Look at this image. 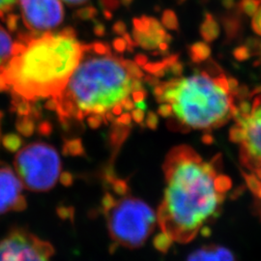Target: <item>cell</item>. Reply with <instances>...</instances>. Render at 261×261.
<instances>
[{
    "mask_svg": "<svg viewBox=\"0 0 261 261\" xmlns=\"http://www.w3.org/2000/svg\"><path fill=\"white\" fill-rule=\"evenodd\" d=\"M172 107L170 103H163L159 108L158 113L163 117H169L172 114Z\"/></svg>",
    "mask_w": 261,
    "mask_h": 261,
    "instance_id": "cell-31",
    "label": "cell"
},
{
    "mask_svg": "<svg viewBox=\"0 0 261 261\" xmlns=\"http://www.w3.org/2000/svg\"><path fill=\"white\" fill-rule=\"evenodd\" d=\"M239 110L243 114H250L252 112V108L250 106V103L246 101H242L239 105Z\"/></svg>",
    "mask_w": 261,
    "mask_h": 261,
    "instance_id": "cell-39",
    "label": "cell"
},
{
    "mask_svg": "<svg viewBox=\"0 0 261 261\" xmlns=\"http://www.w3.org/2000/svg\"><path fill=\"white\" fill-rule=\"evenodd\" d=\"M101 5L103 6L105 10L109 11H113V10L118 9L120 6V0H100Z\"/></svg>",
    "mask_w": 261,
    "mask_h": 261,
    "instance_id": "cell-28",
    "label": "cell"
},
{
    "mask_svg": "<svg viewBox=\"0 0 261 261\" xmlns=\"http://www.w3.org/2000/svg\"><path fill=\"white\" fill-rule=\"evenodd\" d=\"M135 61H136V63H137L138 65L142 66V67H143V66L147 64L148 58H147V56H144V55H138V56H136Z\"/></svg>",
    "mask_w": 261,
    "mask_h": 261,
    "instance_id": "cell-40",
    "label": "cell"
},
{
    "mask_svg": "<svg viewBox=\"0 0 261 261\" xmlns=\"http://www.w3.org/2000/svg\"><path fill=\"white\" fill-rule=\"evenodd\" d=\"M103 14H105V16H106V18L108 19H112V14L111 11H109V10H105V12H103Z\"/></svg>",
    "mask_w": 261,
    "mask_h": 261,
    "instance_id": "cell-49",
    "label": "cell"
},
{
    "mask_svg": "<svg viewBox=\"0 0 261 261\" xmlns=\"http://www.w3.org/2000/svg\"><path fill=\"white\" fill-rule=\"evenodd\" d=\"M112 30H113V32L116 33V34H122V35H123V34L126 32V30H127L126 23H125L124 21H122V20H118L117 22L114 23V25H113V28H112Z\"/></svg>",
    "mask_w": 261,
    "mask_h": 261,
    "instance_id": "cell-34",
    "label": "cell"
},
{
    "mask_svg": "<svg viewBox=\"0 0 261 261\" xmlns=\"http://www.w3.org/2000/svg\"><path fill=\"white\" fill-rule=\"evenodd\" d=\"M242 174L249 189L252 191V194L261 198V180L252 173H247L243 171Z\"/></svg>",
    "mask_w": 261,
    "mask_h": 261,
    "instance_id": "cell-20",
    "label": "cell"
},
{
    "mask_svg": "<svg viewBox=\"0 0 261 261\" xmlns=\"http://www.w3.org/2000/svg\"><path fill=\"white\" fill-rule=\"evenodd\" d=\"M132 81L124 59L114 56L110 45H84L79 64L63 91L49 102L50 109L66 125L92 118L106 123V115L129 97Z\"/></svg>",
    "mask_w": 261,
    "mask_h": 261,
    "instance_id": "cell-3",
    "label": "cell"
},
{
    "mask_svg": "<svg viewBox=\"0 0 261 261\" xmlns=\"http://www.w3.org/2000/svg\"><path fill=\"white\" fill-rule=\"evenodd\" d=\"M0 120H1V114H0Z\"/></svg>",
    "mask_w": 261,
    "mask_h": 261,
    "instance_id": "cell-53",
    "label": "cell"
},
{
    "mask_svg": "<svg viewBox=\"0 0 261 261\" xmlns=\"http://www.w3.org/2000/svg\"><path fill=\"white\" fill-rule=\"evenodd\" d=\"M222 21L224 24L226 36L229 39H233L239 34L240 28H241V22H240L239 16L234 15V14L226 15L222 19Z\"/></svg>",
    "mask_w": 261,
    "mask_h": 261,
    "instance_id": "cell-16",
    "label": "cell"
},
{
    "mask_svg": "<svg viewBox=\"0 0 261 261\" xmlns=\"http://www.w3.org/2000/svg\"><path fill=\"white\" fill-rule=\"evenodd\" d=\"M237 124L245 130V140L241 149V160L249 168H261V95L252 105L250 114H241Z\"/></svg>",
    "mask_w": 261,
    "mask_h": 261,
    "instance_id": "cell-9",
    "label": "cell"
},
{
    "mask_svg": "<svg viewBox=\"0 0 261 261\" xmlns=\"http://www.w3.org/2000/svg\"><path fill=\"white\" fill-rule=\"evenodd\" d=\"M122 111H123L122 105L121 103H118V105H116V106L112 109V113L114 116H117V115H120V114H121Z\"/></svg>",
    "mask_w": 261,
    "mask_h": 261,
    "instance_id": "cell-45",
    "label": "cell"
},
{
    "mask_svg": "<svg viewBox=\"0 0 261 261\" xmlns=\"http://www.w3.org/2000/svg\"><path fill=\"white\" fill-rule=\"evenodd\" d=\"M124 65L133 79L141 80L144 76L143 72L140 70V66L138 65L136 62H133L130 60H124Z\"/></svg>",
    "mask_w": 261,
    "mask_h": 261,
    "instance_id": "cell-21",
    "label": "cell"
},
{
    "mask_svg": "<svg viewBox=\"0 0 261 261\" xmlns=\"http://www.w3.org/2000/svg\"><path fill=\"white\" fill-rule=\"evenodd\" d=\"M116 199L107 193L102 200L109 233L113 242L122 247L139 248L158 225L157 214L140 198L120 196Z\"/></svg>",
    "mask_w": 261,
    "mask_h": 261,
    "instance_id": "cell-5",
    "label": "cell"
},
{
    "mask_svg": "<svg viewBox=\"0 0 261 261\" xmlns=\"http://www.w3.org/2000/svg\"><path fill=\"white\" fill-rule=\"evenodd\" d=\"M186 0H179V2H185Z\"/></svg>",
    "mask_w": 261,
    "mask_h": 261,
    "instance_id": "cell-51",
    "label": "cell"
},
{
    "mask_svg": "<svg viewBox=\"0 0 261 261\" xmlns=\"http://www.w3.org/2000/svg\"><path fill=\"white\" fill-rule=\"evenodd\" d=\"M162 23L169 30H178L179 22L177 16L172 10H165L162 16Z\"/></svg>",
    "mask_w": 261,
    "mask_h": 261,
    "instance_id": "cell-19",
    "label": "cell"
},
{
    "mask_svg": "<svg viewBox=\"0 0 261 261\" xmlns=\"http://www.w3.org/2000/svg\"><path fill=\"white\" fill-rule=\"evenodd\" d=\"M121 105L123 110L126 111V112H132V111L134 110V108H135V103L130 100L129 97L125 98V99L122 101Z\"/></svg>",
    "mask_w": 261,
    "mask_h": 261,
    "instance_id": "cell-37",
    "label": "cell"
},
{
    "mask_svg": "<svg viewBox=\"0 0 261 261\" xmlns=\"http://www.w3.org/2000/svg\"><path fill=\"white\" fill-rule=\"evenodd\" d=\"M190 57L196 64L207 60L211 56V48L205 42H197L189 48Z\"/></svg>",
    "mask_w": 261,
    "mask_h": 261,
    "instance_id": "cell-15",
    "label": "cell"
},
{
    "mask_svg": "<svg viewBox=\"0 0 261 261\" xmlns=\"http://www.w3.org/2000/svg\"><path fill=\"white\" fill-rule=\"evenodd\" d=\"M222 4L226 10H231L234 7L235 0H222Z\"/></svg>",
    "mask_w": 261,
    "mask_h": 261,
    "instance_id": "cell-44",
    "label": "cell"
},
{
    "mask_svg": "<svg viewBox=\"0 0 261 261\" xmlns=\"http://www.w3.org/2000/svg\"><path fill=\"white\" fill-rule=\"evenodd\" d=\"M259 48H260V50H261V43H260V44H259Z\"/></svg>",
    "mask_w": 261,
    "mask_h": 261,
    "instance_id": "cell-52",
    "label": "cell"
},
{
    "mask_svg": "<svg viewBox=\"0 0 261 261\" xmlns=\"http://www.w3.org/2000/svg\"><path fill=\"white\" fill-rule=\"evenodd\" d=\"M130 122H132V115L130 113L126 112L124 114L120 115L118 118H116V120L114 123L124 125V126H130Z\"/></svg>",
    "mask_w": 261,
    "mask_h": 261,
    "instance_id": "cell-33",
    "label": "cell"
},
{
    "mask_svg": "<svg viewBox=\"0 0 261 261\" xmlns=\"http://www.w3.org/2000/svg\"><path fill=\"white\" fill-rule=\"evenodd\" d=\"M23 24L32 34L53 31L64 19L61 0H19Z\"/></svg>",
    "mask_w": 261,
    "mask_h": 261,
    "instance_id": "cell-8",
    "label": "cell"
},
{
    "mask_svg": "<svg viewBox=\"0 0 261 261\" xmlns=\"http://www.w3.org/2000/svg\"><path fill=\"white\" fill-rule=\"evenodd\" d=\"M188 261H236L232 252L220 246H207L193 252Z\"/></svg>",
    "mask_w": 261,
    "mask_h": 261,
    "instance_id": "cell-12",
    "label": "cell"
},
{
    "mask_svg": "<svg viewBox=\"0 0 261 261\" xmlns=\"http://www.w3.org/2000/svg\"><path fill=\"white\" fill-rule=\"evenodd\" d=\"M18 41H15L9 31L0 25V69L8 63L15 54Z\"/></svg>",
    "mask_w": 261,
    "mask_h": 261,
    "instance_id": "cell-13",
    "label": "cell"
},
{
    "mask_svg": "<svg viewBox=\"0 0 261 261\" xmlns=\"http://www.w3.org/2000/svg\"><path fill=\"white\" fill-rule=\"evenodd\" d=\"M132 95H133V100H134V102H135V103H139V102H141V101H144V99H145V97H146V95H147V92H146L145 89H143V90L133 91Z\"/></svg>",
    "mask_w": 261,
    "mask_h": 261,
    "instance_id": "cell-35",
    "label": "cell"
},
{
    "mask_svg": "<svg viewBox=\"0 0 261 261\" xmlns=\"http://www.w3.org/2000/svg\"><path fill=\"white\" fill-rule=\"evenodd\" d=\"M132 118L138 124H142L144 119V111L136 108L135 110L132 111Z\"/></svg>",
    "mask_w": 261,
    "mask_h": 261,
    "instance_id": "cell-32",
    "label": "cell"
},
{
    "mask_svg": "<svg viewBox=\"0 0 261 261\" xmlns=\"http://www.w3.org/2000/svg\"><path fill=\"white\" fill-rule=\"evenodd\" d=\"M214 137L212 135H210V134L203 135V137H202V142L203 143H205V144H212V143H214Z\"/></svg>",
    "mask_w": 261,
    "mask_h": 261,
    "instance_id": "cell-43",
    "label": "cell"
},
{
    "mask_svg": "<svg viewBox=\"0 0 261 261\" xmlns=\"http://www.w3.org/2000/svg\"><path fill=\"white\" fill-rule=\"evenodd\" d=\"M233 56L238 61H245L251 56L250 47H247V46H240V47H236L234 49Z\"/></svg>",
    "mask_w": 261,
    "mask_h": 261,
    "instance_id": "cell-25",
    "label": "cell"
},
{
    "mask_svg": "<svg viewBox=\"0 0 261 261\" xmlns=\"http://www.w3.org/2000/svg\"><path fill=\"white\" fill-rule=\"evenodd\" d=\"M216 165L204 162L187 145L168 153L163 167L167 188L157 214L159 250L192 241L218 216L225 193L216 185Z\"/></svg>",
    "mask_w": 261,
    "mask_h": 261,
    "instance_id": "cell-1",
    "label": "cell"
},
{
    "mask_svg": "<svg viewBox=\"0 0 261 261\" xmlns=\"http://www.w3.org/2000/svg\"><path fill=\"white\" fill-rule=\"evenodd\" d=\"M133 38L137 46H140L144 49H156L161 43L166 42L169 44L172 40V37L167 33L164 25L161 24L158 19L152 17L150 19L149 28L144 32L134 29Z\"/></svg>",
    "mask_w": 261,
    "mask_h": 261,
    "instance_id": "cell-11",
    "label": "cell"
},
{
    "mask_svg": "<svg viewBox=\"0 0 261 261\" xmlns=\"http://www.w3.org/2000/svg\"><path fill=\"white\" fill-rule=\"evenodd\" d=\"M254 172L256 174V177L261 180V168H256L254 169Z\"/></svg>",
    "mask_w": 261,
    "mask_h": 261,
    "instance_id": "cell-50",
    "label": "cell"
},
{
    "mask_svg": "<svg viewBox=\"0 0 261 261\" xmlns=\"http://www.w3.org/2000/svg\"><path fill=\"white\" fill-rule=\"evenodd\" d=\"M145 82L149 84L150 86H152V87H154V86L160 84V81H159L158 77H156L155 75H147V76L145 77Z\"/></svg>",
    "mask_w": 261,
    "mask_h": 261,
    "instance_id": "cell-41",
    "label": "cell"
},
{
    "mask_svg": "<svg viewBox=\"0 0 261 261\" xmlns=\"http://www.w3.org/2000/svg\"><path fill=\"white\" fill-rule=\"evenodd\" d=\"M15 169L22 185L34 192H46L56 186L61 175V161L51 145L32 142L18 151Z\"/></svg>",
    "mask_w": 261,
    "mask_h": 261,
    "instance_id": "cell-6",
    "label": "cell"
},
{
    "mask_svg": "<svg viewBox=\"0 0 261 261\" xmlns=\"http://www.w3.org/2000/svg\"><path fill=\"white\" fill-rule=\"evenodd\" d=\"M261 0H241L238 10L249 17H253L260 6Z\"/></svg>",
    "mask_w": 261,
    "mask_h": 261,
    "instance_id": "cell-18",
    "label": "cell"
},
{
    "mask_svg": "<svg viewBox=\"0 0 261 261\" xmlns=\"http://www.w3.org/2000/svg\"><path fill=\"white\" fill-rule=\"evenodd\" d=\"M133 2H134V0H120V3L126 8H129L133 4Z\"/></svg>",
    "mask_w": 261,
    "mask_h": 261,
    "instance_id": "cell-48",
    "label": "cell"
},
{
    "mask_svg": "<svg viewBox=\"0 0 261 261\" xmlns=\"http://www.w3.org/2000/svg\"><path fill=\"white\" fill-rule=\"evenodd\" d=\"M113 129L111 135V143L114 148H119L123 141L126 140L130 133L129 126H124L117 123H113Z\"/></svg>",
    "mask_w": 261,
    "mask_h": 261,
    "instance_id": "cell-17",
    "label": "cell"
},
{
    "mask_svg": "<svg viewBox=\"0 0 261 261\" xmlns=\"http://www.w3.org/2000/svg\"><path fill=\"white\" fill-rule=\"evenodd\" d=\"M135 107L142 110V111H145L147 109V106H146V103H144V101H141V102H139V103H135Z\"/></svg>",
    "mask_w": 261,
    "mask_h": 261,
    "instance_id": "cell-47",
    "label": "cell"
},
{
    "mask_svg": "<svg viewBox=\"0 0 261 261\" xmlns=\"http://www.w3.org/2000/svg\"><path fill=\"white\" fill-rule=\"evenodd\" d=\"M162 103H169L178 120L188 127L211 130L231 116L232 98L223 73L212 76L206 72L164 84Z\"/></svg>",
    "mask_w": 261,
    "mask_h": 261,
    "instance_id": "cell-4",
    "label": "cell"
},
{
    "mask_svg": "<svg viewBox=\"0 0 261 261\" xmlns=\"http://www.w3.org/2000/svg\"><path fill=\"white\" fill-rule=\"evenodd\" d=\"M200 35L207 42H213L220 35V27L212 14L206 12L204 19L200 25Z\"/></svg>",
    "mask_w": 261,
    "mask_h": 261,
    "instance_id": "cell-14",
    "label": "cell"
},
{
    "mask_svg": "<svg viewBox=\"0 0 261 261\" xmlns=\"http://www.w3.org/2000/svg\"><path fill=\"white\" fill-rule=\"evenodd\" d=\"M252 27L254 32L261 36V4L252 18Z\"/></svg>",
    "mask_w": 261,
    "mask_h": 261,
    "instance_id": "cell-26",
    "label": "cell"
},
{
    "mask_svg": "<svg viewBox=\"0 0 261 261\" xmlns=\"http://www.w3.org/2000/svg\"><path fill=\"white\" fill-rule=\"evenodd\" d=\"M112 186L113 192L117 195V196H125L128 192V185L126 183V181L121 180V179H117L115 178L114 180H112V182L109 184Z\"/></svg>",
    "mask_w": 261,
    "mask_h": 261,
    "instance_id": "cell-23",
    "label": "cell"
},
{
    "mask_svg": "<svg viewBox=\"0 0 261 261\" xmlns=\"http://www.w3.org/2000/svg\"><path fill=\"white\" fill-rule=\"evenodd\" d=\"M95 32H96L97 35L103 36V34H105V32H106L105 27H103V24H97V25L95 27Z\"/></svg>",
    "mask_w": 261,
    "mask_h": 261,
    "instance_id": "cell-46",
    "label": "cell"
},
{
    "mask_svg": "<svg viewBox=\"0 0 261 261\" xmlns=\"http://www.w3.org/2000/svg\"><path fill=\"white\" fill-rule=\"evenodd\" d=\"M55 248L25 228H14L0 241V261H51Z\"/></svg>",
    "mask_w": 261,
    "mask_h": 261,
    "instance_id": "cell-7",
    "label": "cell"
},
{
    "mask_svg": "<svg viewBox=\"0 0 261 261\" xmlns=\"http://www.w3.org/2000/svg\"><path fill=\"white\" fill-rule=\"evenodd\" d=\"M19 3V0H0V18L9 17V13Z\"/></svg>",
    "mask_w": 261,
    "mask_h": 261,
    "instance_id": "cell-22",
    "label": "cell"
},
{
    "mask_svg": "<svg viewBox=\"0 0 261 261\" xmlns=\"http://www.w3.org/2000/svg\"><path fill=\"white\" fill-rule=\"evenodd\" d=\"M63 2H65L68 5H72V6H76V5H82L86 3L89 0H61Z\"/></svg>",
    "mask_w": 261,
    "mask_h": 261,
    "instance_id": "cell-42",
    "label": "cell"
},
{
    "mask_svg": "<svg viewBox=\"0 0 261 261\" xmlns=\"http://www.w3.org/2000/svg\"><path fill=\"white\" fill-rule=\"evenodd\" d=\"M144 86L141 83V80L138 79H133L132 81V92L133 91H138V90H143Z\"/></svg>",
    "mask_w": 261,
    "mask_h": 261,
    "instance_id": "cell-38",
    "label": "cell"
},
{
    "mask_svg": "<svg viewBox=\"0 0 261 261\" xmlns=\"http://www.w3.org/2000/svg\"><path fill=\"white\" fill-rule=\"evenodd\" d=\"M183 70H184V66H183V64L176 61L175 63H173L172 65H170L168 67V73H171L172 75L179 76V75H182Z\"/></svg>",
    "mask_w": 261,
    "mask_h": 261,
    "instance_id": "cell-30",
    "label": "cell"
},
{
    "mask_svg": "<svg viewBox=\"0 0 261 261\" xmlns=\"http://www.w3.org/2000/svg\"><path fill=\"white\" fill-rule=\"evenodd\" d=\"M228 82V88H229V92H231L232 95H236L239 89V84L237 82V80H235L234 77H229L227 80Z\"/></svg>",
    "mask_w": 261,
    "mask_h": 261,
    "instance_id": "cell-36",
    "label": "cell"
},
{
    "mask_svg": "<svg viewBox=\"0 0 261 261\" xmlns=\"http://www.w3.org/2000/svg\"><path fill=\"white\" fill-rule=\"evenodd\" d=\"M113 48L115 49V51L122 54L126 50L127 48V43L126 41L124 40V38H116L114 41H113Z\"/></svg>",
    "mask_w": 261,
    "mask_h": 261,
    "instance_id": "cell-29",
    "label": "cell"
},
{
    "mask_svg": "<svg viewBox=\"0 0 261 261\" xmlns=\"http://www.w3.org/2000/svg\"><path fill=\"white\" fill-rule=\"evenodd\" d=\"M84 51L73 28L28 34L0 69V91H7L20 109L51 102L65 88Z\"/></svg>",
    "mask_w": 261,
    "mask_h": 261,
    "instance_id": "cell-2",
    "label": "cell"
},
{
    "mask_svg": "<svg viewBox=\"0 0 261 261\" xmlns=\"http://www.w3.org/2000/svg\"><path fill=\"white\" fill-rule=\"evenodd\" d=\"M27 207L23 185L12 168L0 164V215L22 211Z\"/></svg>",
    "mask_w": 261,
    "mask_h": 261,
    "instance_id": "cell-10",
    "label": "cell"
},
{
    "mask_svg": "<svg viewBox=\"0 0 261 261\" xmlns=\"http://www.w3.org/2000/svg\"><path fill=\"white\" fill-rule=\"evenodd\" d=\"M158 115L155 112H148L147 118H146V126L149 128L150 130H155L158 128Z\"/></svg>",
    "mask_w": 261,
    "mask_h": 261,
    "instance_id": "cell-27",
    "label": "cell"
},
{
    "mask_svg": "<svg viewBox=\"0 0 261 261\" xmlns=\"http://www.w3.org/2000/svg\"><path fill=\"white\" fill-rule=\"evenodd\" d=\"M245 137H246V134H245L244 128L236 123V125L230 129V134H229L230 140L236 143H242L245 140Z\"/></svg>",
    "mask_w": 261,
    "mask_h": 261,
    "instance_id": "cell-24",
    "label": "cell"
}]
</instances>
